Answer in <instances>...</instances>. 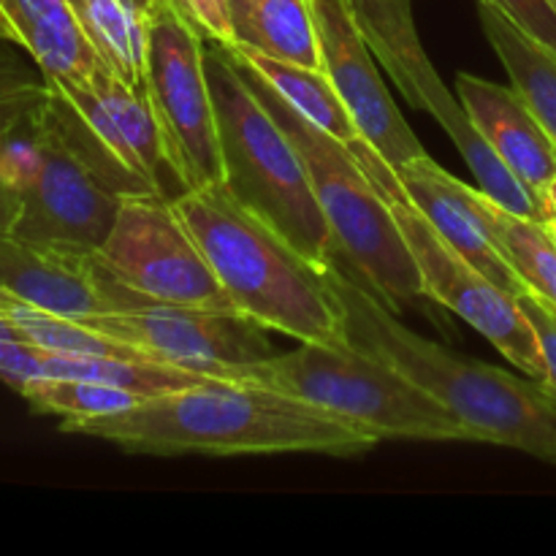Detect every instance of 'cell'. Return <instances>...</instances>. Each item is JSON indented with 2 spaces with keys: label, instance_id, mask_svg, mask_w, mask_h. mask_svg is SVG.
Masks as SVG:
<instances>
[{
  "label": "cell",
  "instance_id": "1",
  "mask_svg": "<svg viewBox=\"0 0 556 556\" xmlns=\"http://www.w3.org/2000/svg\"><path fill=\"white\" fill-rule=\"evenodd\" d=\"M68 434L106 440L134 454H364L380 440L299 396L248 383L210 380L141 400L128 410L60 424Z\"/></svg>",
  "mask_w": 556,
  "mask_h": 556
},
{
  "label": "cell",
  "instance_id": "2",
  "mask_svg": "<svg viewBox=\"0 0 556 556\" xmlns=\"http://www.w3.org/2000/svg\"><path fill=\"white\" fill-rule=\"evenodd\" d=\"M329 280L345 309L348 342L383 358L443 402L472 443L505 445L556 465V396L541 380L470 362L424 340L337 258L329 264Z\"/></svg>",
  "mask_w": 556,
  "mask_h": 556
},
{
  "label": "cell",
  "instance_id": "3",
  "mask_svg": "<svg viewBox=\"0 0 556 556\" xmlns=\"http://www.w3.org/2000/svg\"><path fill=\"white\" fill-rule=\"evenodd\" d=\"M174 201L233 309L299 342L345 345V309L320 269L226 185L182 190Z\"/></svg>",
  "mask_w": 556,
  "mask_h": 556
},
{
  "label": "cell",
  "instance_id": "4",
  "mask_svg": "<svg viewBox=\"0 0 556 556\" xmlns=\"http://www.w3.org/2000/svg\"><path fill=\"white\" fill-rule=\"evenodd\" d=\"M206 79L217 114L223 185L304 258L326 269L340 250L291 136L266 112L217 41L206 47Z\"/></svg>",
  "mask_w": 556,
  "mask_h": 556
},
{
  "label": "cell",
  "instance_id": "5",
  "mask_svg": "<svg viewBox=\"0 0 556 556\" xmlns=\"http://www.w3.org/2000/svg\"><path fill=\"white\" fill-rule=\"evenodd\" d=\"M231 60L242 71L255 98L264 103L266 112L280 123V128L296 144L309 182H313L315 199L329 220L337 250L345 258L351 275L362 280L394 313L427 299L421 271L407 250L394 212L389 210L351 147L302 117L280 92L271 90L242 60H237L233 54Z\"/></svg>",
  "mask_w": 556,
  "mask_h": 556
},
{
  "label": "cell",
  "instance_id": "6",
  "mask_svg": "<svg viewBox=\"0 0 556 556\" xmlns=\"http://www.w3.org/2000/svg\"><path fill=\"white\" fill-rule=\"evenodd\" d=\"M231 380H248L313 402L378 440H470L443 402L353 342H302L296 351L233 367Z\"/></svg>",
  "mask_w": 556,
  "mask_h": 556
},
{
  "label": "cell",
  "instance_id": "7",
  "mask_svg": "<svg viewBox=\"0 0 556 556\" xmlns=\"http://www.w3.org/2000/svg\"><path fill=\"white\" fill-rule=\"evenodd\" d=\"M351 147L353 155L369 174L375 188L394 212L396 226L405 237L407 250L421 271L427 299H434L459 315L478 334L486 337L514 367H519L527 378L546 383V362H543L541 340L535 326L521 309L519 296L489 280L481 269L470 264L459 250L451 248L432 223L416 210L407 193L402 190L396 172L383 161L380 152L372 150L367 139H356Z\"/></svg>",
  "mask_w": 556,
  "mask_h": 556
},
{
  "label": "cell",
  "instance_id": "8",
  "mask_svg": "<svg viewBox=\"0 0 556 556\" xmlns=\"http://www.w3.org/2000/svg\"><path fill=\"white\" fill-rule=\"evenodd\" d=\"M144 92L182 190L223 185L204 33L177 0H144Z\"/></svg>",
  "mask_w": 556,
  "mask_h": 556
},
{
  "label": "cell",
  "instance_id": "9",
  "mask_svg": "<svg viewBox=\"0 0 556 556\" xmlns=\"http://www.w3.org/2000/svg\"><path fill=\"white\" fill-rule=\"evenodd\" d=\"M348 3H351L353 16L362 27L375 60L383 63L391 81L400 87L413 109L429 112L443 125L456 150L476 174L478 188L508 212L543 220L541 199L532 195L521 185V179L500 161L497 152L478 134L462 101H454L448 87L434 71L432 60L427 58L421 41H418L410 3L407 0H348Z\"/></svg>",
  "mask_w": 556,
  "mask_h": 556
},
{
  "label": "cell",
  "instance_id": "10",
  "mask_svg": "<svg viewBox=\"0 0 556 556\" xmlns=\"http://www.w3.org/2000/svg\"><path fill=\"white\" fill-rule=\"evenodd\" d=\"M98 282L109 302V313L79 318L90 329L144 348L172 367L206 372L231 380L233 367L275 356L266 326L237 309H206L163 304L128 291L112 277L96 253Z\"/></svg>",
  "mask_w": 556,
  "mask_h": 556
},
{
  "label": "cell",
  "instance_id": "11",
  "mask_svg": "<svg viewBox=\"0 0 556 556\" xmlns=\"http://www.w3.org/2000/svg\"><path fill=\"white\" fill-rule=\"evenodd\" d=\"M98 258L119 286L152 302L233 309L172 199L123 195Z\"/></svg>",
  "mask_w": 556,
  "mask_h": 556
},
{
  "label": "cell",
  "instance_id": "12",
  "mask_svg": "<svg viewBox=\"0 0 556 556\" xmlns=\"http://www.w3.org/2000/svg\"><path fill=\"white\" fill-rule=\"evenodd\" d=\"M38 144L36 174L20 190L22 215L11 233L30 242L101 250L123 195L112 193L60 139L43 114V103L38 109Z\"/></svg>",
  "mask_w": 556,
  "mask_h": 556
},
{
  "label": "cell",
  "instance_id": "13",
  "mask_svg": "<svg viewBox=\"0 0 556 556\" xmlns=\"http://www.w3.org/2000/svg\"><path fill=\"white\" fill-rule=\"evenodd\" d=\"M324 71L356 119L364 139L391 168L427 155L396 109L375 65V54L348 0H309Z\"/></svg>",
  "mask_w": 556,
  "mask_h": 556
},
{
  "label": "cell",
  "instance_id": "14",
  "mask_svg": "<svg viewBox=\"0 0 556 556\" xmlns=\"http://www.w3.org/2000/svg\"><path fill=\"white\" fill-rule=\"evenodd\" d=\"M402 190L416 204V210L434 226V231L454 250H459L476 269L497 282L514 296L527 291L494 239L492 226L483 212V190L470 188L462 179L451 177L429 155L413 157L394 168Z\"/></svg>",
  "mask_w": 556,
  "mask_h": 556
},
{
  "label": "cell",
  "instance_id": "15",
  "mask_svg": "<svg viewBox=\"0 0 556 556\" xmlns=\"http://www.w3.org/2000/svg\"><path fill=\"white\" fill-rule=\"evenodd\" d=\"M96 253L0 233V291L63 318L103 315L109 302L98 282Z\"/></svg>",
  "mask_w": 556,
  "mask_h": 556
},
{
  "label": "cell",
  "instance_id": "16",
  "mask_svg": "<svg viewBox=\"0 0 556 556\" xmlns=\"http://www.w3.org/2000/svg\"><path fill=\"white\" fill-rule=\"evenodd\" d=\"M456 87L478 134L521 185L541 199L546 185L556 177V144L525 98L514 87L481 79L467 71L456 76Z\"/></svg>",
  "mask_w": 556,
  "mask_h": 556
},
{
  "label": "cell",
  "instance_id": "17",
  "mask_svg": "<svg viewBox=\"0 0 556 556\" xmlns=\"http://www.w3.org/2000/svg\"><path fill=\"white\" fill-rule=\"evenodd\" d=\"M0 38L20 47L43 79L90 81L106 65L68 0H0Z\"/></svg>",
  "mask_w": 556,
  "mask_h": 556
},
{
  "label": "cell",
  "instance_id": "18",
  "mask_svg": "<svg viewBox=\"0 0 556 556\" xmlns=\"http://www.w3.org/2000/svg\"><path fill=\"white\" fill-rule=\"evenodd\" d=\"M231 43L324 71L309 0H228Z\"/></svg>",
  "mask_w": 556,
  "mask_h": 556
},
{
  "label": "cell",
  "instance_id": "19",
  "mask_svg": "<svg viewBox=\"0 0 556 556\" xmlns=\"http://www.w3.org/2000/svg\"><path fill=\"white\" fill-rule=\"evenodd\" d=\"M223 47H228L233 58L242 60L248 68H253L271 90L280 92L302 117L318 125L320 130L340 139L342 144H353L356 139H364L356 119L348 112L345 101L340 98L337 87L331 85L326 71L286 63V60L269 58V54L255 52V49L248 47H233V43H223Z\"/></svg>",
  "mask_w": 556,
  "mask_h": 556
},
{
  "label": "cell",
  "instance_id": "20",
  "mask_svg": "<svg viewBox=\"0 0 556 556\" xmlns=\"http://www.w3.org/2000/svg\"><path fill=\"white\" fill-rule=\"evenodd\" d=\"M478 11L489 43L508 71L510 87L525 98L556 144V54L532 41L492 5L478 3Z\"/></svg>",
  "mask_w": 556,
  "mask_h": 556
},
{
  "label": "cell",
  "instance_id": "21",
  "mask_svg": "<svg viewBox=\"0 0 556 556\" xmlns=\"http://www.w3.org/2000/svg\"><path fill=\"white\" fill-rule=\"evenodd\" d=\"M87 41L103 63L144 92V20L136 0H68Z\"/></svg>",
  "mask_w": 556,
  "mask_h": 556
},
{
  "label": "cell",
  "instance_id": "22",
  "mask_svg": "<svg viewBox=\"0 0 556 556\" xmlns=\"http://www.w3.org/2000/svg\"><path fill=\"white\" fill-rule=\"evenodd\" d=\"M500 253L519 275L525 288L556 307V233L543 220L508 212L497 201L481 195Z\"/></svg>",
  "mask_w": 556,
  "mask_h": 556
},
{
  "label": "cell",
  "instance_id": "23",
  "mask_svg": "<svg viewBox=\"0 0 556 556\" xmlns=\"http://www.w3.org/2000/svg\"><path fill=\"white\" fill-rule=\"evenodd\" d=\"M85 85L92 87V92H96L98 101L103 103V109L112 114L119 134L125 136V141H128L130 150L136 152L141 166L147 168V174H150V179L155 182V188L161 190L166 199H174L166 190V177H174L172 163H168L166 157L161 128H157V119L155 114H152L150 101H147V92L136 90L128 81L119 79L109 65H103V68L98 71L90 81H85Z\"/></svg>",
  "mask_w": 556,
  "mask_h": 556
},
{
  "label": "cell",
  "instance_id": "24",
  "mask_svg": "<svg viewBox=\"0 0 556 556\" xmlns=\"http://www.w3.org/2000/svg\"><path fill=\"white\" fill-rule=\"evenodd\" d=\"M20 396L30 405L33 413H41V416H58L60 424L128 410V407L139 405L141 402V396L117 389V386L96 383V380H71V378L30 380L27 386H22Z\"/></svg>",
  "mask_w": 556,
  "mask_h": 556
},
{
  "label": "cell",
  "instance_id": "25",
  "mask_svg": "<svg viewBox=\"0 0 556 556\" xmlns=\"http://www.w3.org/2000/svg\"><path fill=\"white\" fill-rule=\"evenodd\" d=\"M0 38V139L30 117L49 96L47 79L38 68L16 58Z\"/></svg>",
  "mask_w": 556,
  "mask_h": 556
},
{
  "label": "cell",
  "instance_id": "26",
  "mask_svg": "<svg viewBox=\"0 0 556 556\" xmlns=\"http://www.w3.org/2000/svg\"><path fill=\"white\" fill-rule=\"evenodd\" d=\"M508 16L532 41L556 54V9L552 0H478Z\"/></svg>",
  "mask_w": 556,
  "mask_h": 556
},
{
  "label": "cell",
  "instance_id": "27",
  "mask_svg": "<svg viewBox=\"0 0 556 556\" xmlns=\"http://www.w3.org/2000/svg\"><path fill=\"white\" fill-rule=\"evenodd\" d=\"M43 375V348L33 342L0 340V380L20 394L22 386Z\"/></svg>",
  "mask_w": 556,
  "mask_h": 556
},
{
  "label": "cell",
  "instance_id": "28",
  "mask_svg": "<svg viewBox=\"0 0 556 556\" xmlns=\"http://www.w3.org/2000/svg\"><path fill=\"white\" fill-rule=\"evenodd\" d=\"M521 309L530 318V324L535 326L538 340H541V351H543V362H546V389L556 396V318L543 299H538L535 293L525 291L519 296Z\"/></svg>",
  "mask_w": 556,
  "mask_h": 556
},
{
  "label": "cell",
  "instance_id": "29",
  "mask_svg": "<svg viewBox=\"0 0 556 556\" xmlns=\"http://www.w3.org/2000/svg\"><path fill=\"white\" fill-rule=\"evenodd\" d=\"M185 14L195 22L204 38L217 43H231V20H228V0H177Z\"/></svg>",
  "mask_w": 556,
  "mask_h": 556
},
{
  "label": "cell",
  "instance_id": "30",
  "mask_svg": "<svg viewBox=\"0 0 556 556\" xmlns=\"http://www.w3.org/2000/svg\"><path fill=\"white\" fill-rule=\"evenodd\" d=\"M20 215H22L20 190H14L11 185H5L3 179H0V233L14 231Z\"/></svg>",
  "mask_w": 556,
  "mask_h": 556
},
{
  "label": "cell",
  "instance_id": "31",
  "mask_svg": "<svg viewBox=\"0 0 556 556\" xmlns=\"http://www.w3.org/2000/svg\"><path fill=\"white\" fill-rule=\"evenodd\" d=\"M541 204H543V223H546V226L556 233V177L546 185V190H543Z\"/></svg>",
  "mask_w": 556,
  "mask_h": 556
},
{
  "label": "cell",
  "instance_id": "32",
  "mask_svg": "<svg viewBox=\"0 0 556 556\" xmlns=\"http://www.w3.org/2000/svg\"><path fill=\"white\" fill-rule=\"evenodd\" d=\"M548 307H552V304H548ZM552 313H554V318H556V307H552Z\"/></svg>",
  "mask_w": 556,
  "mask_h": 556
},
{
  "label": "cell",
  "instance_id": "33",
  "mask_svg": "<svg viewBox=\"0 0 556 556\" xmlns=\"http://www.w3.org/2000/svg\"><path fill=\"white\" fill-rule=\"evenodd\" d=\"M552 3H554V9H556V0H552Z\"/></svg>",
  "mask_w": 556,
  "mask_h": 556
}]
</instances>
